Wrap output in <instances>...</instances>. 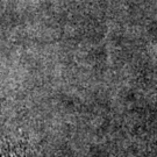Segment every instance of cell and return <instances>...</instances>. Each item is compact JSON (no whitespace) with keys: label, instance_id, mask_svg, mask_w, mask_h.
<instances>
[{"label":"cell","instance_id":"obj_1","mask_svg":"<svg viewBox=\"0 0 157 157\" xmlns=\"http://www.w3.org/2000/svg\"><path fill=\"white\" fill-rule=\"evenodd\" d=\"M0 157H25V155L21 150L10 146L0 150Z\"/></svg>","mask_w":157,"mask_h":157}]
</instances>
